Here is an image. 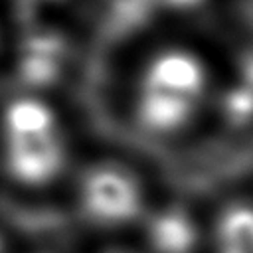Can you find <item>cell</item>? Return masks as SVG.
<instances>
[{"label": "cell", "mask_w": 253, "mask_h": 253, "mask_svg": "<svg viewBox=\"0 0 253 253\" xmlns=\"http://www.w3.org/2000/svg\"><path fill=\"white\" fill-rule=\"evenodd\" d=\"M206 57L182 43L152 49L138 65L130 113L134 126L150 138H174L202 117L213 97Z\"/></svg>", "instance_id": "6da1fadb"}, {"label": "cell", "mask_w": 253, "mask_h": 253, "mask_svg": "<svg viewBox=\"0 0 253 253\" xmlns=\"http://www.w3.org/2000/svg\"><path fill=\"white\" fill-rule=\"evenodd\" d=\"M0 154L6 174L22 186H45L63 172L67 162L63 125L42 95L20 93L4 103Z\"/></svg>", "instance_id": "7a4b0ae2"}, {"label": "cell", "mask_w": 253, "mask_h": 253, "mask_svg": "<svg viewBox=\"0 0 253 253\" xmlns=\"http://www.w3.org/2000/svg\"><path fill=\"white\" fill-rule=\"evenodd\" d=\"M79 206L97 225H123L144 210V192L136 176L115 162L89 166L77 186Z\"/></svg>", "instance_id": "3957f363"}, {"label": "cell", "mask_w": 253, "mask_h": 253, "mask_svg": "<svg viewBox=\"0 0 253 253\" xmlns=\"http://www.w3.org/2000/svg\"><path fill=\"white\" fill-rule=\"evenodd\" d=\"M215 253H253V200L227 202L213 225Z\"/></svg>", "instance_id": "277c9868"}, {"label": "cell", "mask_w": 253, "mask_h": 253, "mask_svg": "<svg viewBox=\"0 0 253 253\" xmlns=\"http://www.w3.org/2000/svg\"><path fill=\"white\" fill-rule=\"evenodd\" d=\"M148 239L156 253H190L196 243V227L186 211L172 208L152 217Z\"/></svg>", "instance_id": "5b68a950"}, {"label": "cell", "mask_w": 253, "mask_h": 253, "mask_svg": "<svg viewBox=\"0 0 253 253\" xmlns=\"http://www.w3.org/2000/svg\"><path fill=\"white\" fill-rule=\"evenodd\" d=\"M63 61V43L55 36H45L40 32L24 45V55H20L22 73L36 81H45L59 71V63Z\"/></svg>", "instance_id": "8992f818"}, {"label": "cell", "mask_w": 253, "mask_h": 253, "mask_svg": "<svg viewBox=\"0 0 253 253\" xmlns=\"http://www.w3.org/2000/svg\"><path fill=\"white\" fill-rule=\"evenodd\" d=\"M221 115L231 126H249L253 123V91L239 79L221 95Z\"/></svg>", "instance_id": "52a82bcc"}, {"label": "cell", "mask_w": 253, "mask_h": 253, "mask_svg": "<svg viewBox=\"0 0 253 253\" xmlns=\"http://www.w3.org/2000/svg\"><path fill=\"white\" fill-rule=\"evenodd\" d=\"M237 63V79L253 91V45L241 53Z\"/></svg>", "instance_id": "ba28073f"}, {"label": "cell", "mask_w": 253, "mask_h": 253, "mask_svg": "<svg viewBox=\"0 0 253 253\" xmlns=\"http://www.w3.org/2000/svg\"><path fill=\"white\" fill-rule=\"evenodd\" d=\"M154 2H158L170 10H194V8L202 6L206 0H154Z\"/></svg>", "instance_id": "9c48e42d"}, {"label": "cell", "mask_w": 253, "mask_h": 253, "mask_svg": "<svg viewBox=\"0 0 253 253\" xmlns=\"http://www.w3.org/2000/svg\"><path fill=\"white\" fill-rule=\"evenodd\" d=\"M20 2H38V4H40V2H51V0H20ZM53 2H55V0H53Z\"/></svg>", "instance_id": "30bf717a"}, {"label": "cell", "mask_w": 253, "mask_h": 253, "mask_svg": "<svg viewBox=\"0 0 253 253\" xmlns=\"http://www.w3.org/2000/svg\"><path fill=\"white\" fill-rule=\"evenodd\" d=\"M0 253H2V239H0Z\"/></svg>", "instance_id": "8fae6325"}, {"label": "cell", "mask_w": 253, "mask_h": 253, "mask_svg": "<svg viewBox=\"0 0 253 253\" xmlns=\"http://www.w3.org/2000/svg\"><path fill=\"white\" fill-rule=\"evenodd\" d=\"M0 45H2V36H0Z\"/></svg>", "instance_id": "7c38bea8"}, {"label": "cell", "mask_w": 253, "mask_h": 253, "mask_svg": "<svg viewBox=\"0 0 253 253\" xmlns=\"http://www.w3.org/2000/svg\"><path fill=\"white\" fill-rule=\"evenodd\" d=\"M115 253H117V251H115Z\"/></svg>", "instance_id": "4fadbf2b"}]
</instances>
